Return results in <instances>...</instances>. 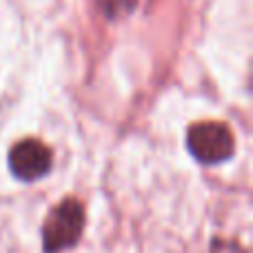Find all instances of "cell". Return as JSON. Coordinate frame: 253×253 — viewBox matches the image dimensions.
<instances>
[{
  "label": "cell",
  "mask_w": 253,
  "mask_h": 253,
  "mask_svg": "<svg viewBox=\"0 0 253 253\" xmlns=\"http://www.w3.org/2000/svg\"><path fill=\"white\" fill-rule=\"evenodd\" d=\"M84 229V207L76 198H67L49 211L42 227L44 253H58L74 247Z\"/></svg>",
  "instance_id": "6da1fadb"
},
{
  "label": "cell",
  "mask_w": 253,
  "mask_h": 253,
  "mask_svg": "<svg viewBox=\"0 0 253 253\" xmlns=\"http://www.w3.org/2000/svg\"><path fill=\"white\" fill-rule=\"evenodd\" d=\"M189 151L202 165H218L233 156V135L222 123H198L189 129Z\"/></svg>",
  "instance_id": "7a4b0ae2"
},
{
  "label": "cell",
  "mask_w": 253,
  "mask_h": 253,
  "mask_svg": "<svg viewBox=\"0 0 253 253\" xmlns=\"http://www.w3.org/2000/svg\"><path fill=\"white\" fill-rule=\"evenodd\" d=\"M9 169L22 182H34L51 169V151L40 140H22L9 151Z\"/></svg>",
  "instance_id": "3957f363"
},
{
  "label": "cell",
  "mask_w": 253,
  "mask_h": 253,
  "mask_svg": "<svg viewBox=\"0 0 253 253\" xmlns=\"http://www.w3.org/2000/svg\"><path fill=\"white\" fill-rule=\"evenodd\" d=\"M98 4L107 18H120L133 11L138 0H98Z\"/></svg>",
  "instance_id": "277c9868"
}]
</instances>
